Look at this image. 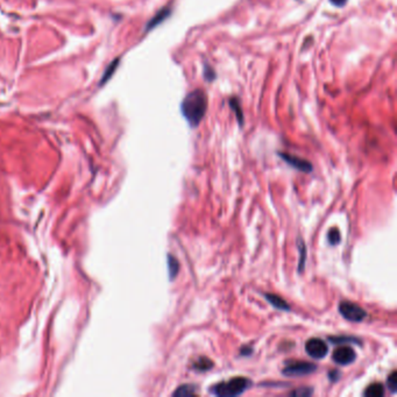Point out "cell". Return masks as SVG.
<instances>
[{
    "mask_svg": "<svg viewBox=\"0 0 397 397\" xmlns=\"http://www.w3.org/2000/svg\"><path fill=\"white\" fill-rule=\"evenodd\" d=\"M208 110V97L203 90L197 89L185 95L181 104L183 117L191 127H197Z\"/></svg>",
    "mask_w": 397,
    "mask_h": 397,
    "instance_id": "obj_1",
    "label": "cell"
},
{
    "mask_svg": "<svg viewBox=\"0 0 397 397\" xmlns=\"http://www.w3.org/2000/svg\"><path fill=\"white\" fill-rule=\"evenodd\" d=\"M251 385L252 381L248 377L238 376L212 385L210 392L212 395L219 397H234L244 394L246 390L251 388Z\"/></svg>",
    "mask_w": 397,
    "mask_h": 397,
    "instance_id": "obj_2",
    "label": "cell"
},
{
    "mask_svg": "<svg viewBox=\"0 0 397 397\" xmlns=\"http://www.w3.org/2000/svg\"><path fill=\"white\" fill-rule=\"evenodd\" d=\"M339 314L344 319L352 323H361L367 318V312L360 305L344 301L339 304Z\"/></svg>",
    "mask_w": 397,
    "mask_h": 397,
    "instance_id": "obj_3",
    "label": "cell"
},
{
    "mask_svg": "<svg viewBox=\"0 0 397 397\" xmlns=\"http://www.w3.org/2000/svg\"><path fill=\"white\" fill-rule=\"evenodd\" d=\"M317 369V366L308 361H288L285 363L282 374L289 377H299L310 375Z\"/></svg>",
    "mask_w": 397,
    "mask_h": 397,
    "instance_id": "obj_4",
    "label": "cell"
},
{
    "mask_svg": "<svg viewBox=\"0 0 397 397\" xmlns=\"http://www.w3.org/2000/svg\"><path fill=\"white\" fill-rule=\"evenodd\" d=\"M305 351L308 355L315 360L324 359L329 353V346L324 340L319 338H311L305 344Z\"/></svg>",
    "mask_w": 397,
    "mask_h": 397,
    "instance_id": "obj_5",
    "label": "cell"
},
{
    "mask_svg": "<svg viewBox=\"0 0 397 397\" xmlns=\"http://www.w3.org/2000/svg\"><path fill=\"white\" fill-rule=\"evenodd\" d=\"M332 359L337 365L347 366L355 361L356 353L350 346H340L336 348V351L333 352Z\"/></svg>",
    "mask_w": 397,
    "mask_h": 397,
    "instance_id": "obj_6",
    "label": "cell"
},
{
    "mask_svg": "<svg viewBox=\"0 0 397 397\" xmlns=\"http://www.w3.org/2000/svg\"><path fill=\"white\" fill-rule=\"evenodd\" d=\"M278 155H280L281 159L284 161V162L288 163L290 167L295 168L296 170L299 171H302L305 172V174H308V172H311L312 171V164L309 162L308 160L302 159V157H299L296 155H291V154H288V153H278Z\"/></svg>",
    "mask_w": 397,
    "mask_h": 397,
    "instance_id": "obj_7",
    "label": "cell"
},
{
    "mask_svg": "<svg viewBox=\"0 0 397 397\" xmlns=\"http://www.w3.org/2000/svg\"><path fill=\"white\" fill-rule=\"evenodd\" d=\"M264 299H266L268 302H269L275 309L281 311H290L291 308H290L289 303L286 302L285 300H283L281 296L275 295V293H264Z\"/></svg>",
    "mask_w": 397,
    "mask_h": 397,
    "instance_id": "obj_8",
    "label": "cell"
},
{
    "mask_svg": "<svg viewBox=\"0 0 397 397\" xmlns=\"http://www.w3.org/2000/svg\"><path fill=\"white\" fill-rule=\"evenodd\" d=\"M213 366H215V363H213L211 359L207 358V356H201V358H198L196 361L193 362L192 368L198 373H205L211 370L213 368Z\"/></svg>",
    "mask_w": 397,
    "mask_h": 397,
    "instance_id": "obj_9",
    "label": "cell"
},
{
    "mask_svg": "<svg viewBox=\"0 0 397 397\" xmlns=\"http://www.w3.org/2000/svg\"><path fill=\"white\" fill-rule=\"evenodd\" d=\"M170 12L171 11H170V9H169V7H164V9L161 10L160 12H157L156 16L152 18L148 23V25H147V27H146L147 31H150L152 28L159 26L161 23H162V21H164L169 16H170Z\"/></svg>",
    "mask_w": 397,
    "mask_h": 397,
    "instance_id": "obj_10",
    "label": "cell"
},
{
    "mask_svg": "<svg viewBox=\"0 0 397 397\" xmlns=\"http://www.w3.org/2000/svg\"><path fill=\"white\" fill-rule=\"evenodd\" d=\"M197 394V387L194 384H183L172 392L175 397H190Z\"/></svg>",
    "mask_w": 397,
    "mask_h": 397,
    "instance_id": "obj_11",
    "label": "cell"
},
{
    "mask_svg": "<svg viewBox=\"0 0 397 397\" xmlns=\"http://www.w3.org/2000/svg\"><path fill=\"white\" fill-rule=\"evenodd\" d=\"M385 390L382 383H372L365 389L363 396L367 397H382L384 396Z\"/></svg>",
    "mask_w": 397,
    "mask_h": 397,
    "instance_id": "obj_12",
    "label": "cell"
},
{
    "mask_svg": "<svg viewBox=\"0 0 397 397\" xmlns=\"http://www.w3.org/2000/svg\"><path fill=\"white\" fill-rule=\"evenodd\" d=\"M297 247H299L300 252L299 273H302L305 269V262H307V245H305V242L301 238L297 240Z\"/></svg>",
    "mask_w": 397,
    "mask_h": 397,
    "instance_id": "obj_13",
    "label": "cell"
},
{
    "mask_svg": "<svg viewBox=\"0 0 397 397\" xmlns=\"http://www.w3.org/2000/svg\"><path fill=\"white\" fill-rule=\"evenodd\" d=\"M168 270H169V277H170V280H174V278L177 276L179 271L178 260L170 254L168 255Z\"/></svg>",
    "mask_w": 397,
    "mask_h": 397,
    "instance_id": "obj_14",
    "label": "cell"
},
{
    "mask_svg": "<svg viewBox=\"0 0 397 397\" xmlns=\"http://www.w3.org/2000/svg\"><path fill=\"white\" fill-rule=\"evenodd\" d=\"M229 103H230L229 105L231 106V109H232L233 111L235 112V116H237L238 123L240 124V125H242V124H244V112H242L240 103H239V101H238L237 98H231Z\"/></svg>",
    "mask_w": 397,
    "mask_h": 397,
    "instance_id": "obj_15",
    "label": "cell"
},
{
    "mask_svg": "<svg viewBox=\"0 0 397 397\" xmlns=\"http://www.w3.org/2000/svg\"><path fill=\"white\" fill-rule=\"evenodd\" d=\"M118 63H119V58H117V60L113 61L112 63L110 64L108 68H106V70H105V72H104V75H103L101 85H103V84L108 82V80L113 76V73H115L116 69H117V67H118Z\"/></svg>",
    "mask_w": 397,
    "mask_h": 397,
    "instance_id": "obj_16",
    "label": "cell"
},
{
    "mask_svg": "<svg viewBox=\"0 0 397 397\" xmlns=\"http://www.w3.org/2000/svg\"><path fill=\"white\" fill-rule=\"evenodd\" d=\"M327 240H329L330 245H332V246L339 245L340 241H341V235H340L339 231H338L337 229H331L329 231V233H327Z\"/></svg>",
    "mask_w": 397,
    "mask_h": 397,
    "instance_id": "obj_17",
    "label": "cell"
},
{
    "mask_svg": "<svg viewBox=\"0 0 397 397\" xmlns=\"http://www.w3.org/2000/svg\"><path fill=\"white\" fill-rule=\"evenodd\" d=\"M329 339L331 340V343L334 344H346V343H354V344H360V340L356 339L354 337H345V336H338V337H330Z\"/></svg>",
    "mask_w": 397,
    "mask_h": 397,
    "instance_id": "obj_18",
    "label": "cell"
},
{
    "mask_svg": "<svg viewBox=\"0 0 397 397\" xmlns=\"http://www.w3.org/2000/svg\"><path fill=\"white\" fill-rule=\"evenodd\" d=\"M314 394V389L309 388V387H301L297 388L295 390H292L291 392H289L290 396H295V397H308Z\"/></svg>",
    "mask_w": 397,
    "mask_h": 397,
    "instance_id": "obj_19",
    "label": "cell"
},
{
    "mask_svg": "<svg viewBox=\"0 0 397 397\" xmlns=\"http://www.w3.org/2000/svg\"><path fill=\"white\" fill-rule=\"evenodd\" d=\"M387 387L389 390H390L391 394H395L396 389H397V373L396 370H392V372L388 375L387 377Z\"/></svg>",
    "mask_w": 397,
    "mask_h": 397,
    "instance_id": "obj_20",
    "label": "cell"
},
{
    "mask_svg": "<svg viewBox=\"0 0 397 397\" xmlns=\"http://www.w3.org/2000/svg\"><path fill=\"white\" fill-rule=\"evenodd\" d=\"M204 76H205V78L209 80V82H211V80L216 78V73H215V71H213V69L211 67H205Z\"/></svg>",
    "mask_w": 397,
    "mask_h": 397,
    "instance_id": "obj_21",
    "label": "cell"
},
{
    "mask_svg": "<svg viewBox=\"0 0 397 397\" xmlns=\"http://www.w3.org/2000/svg\"><path fill=\"white\" fill-rule=\"evenodd\" d=\"M340 376H341V373L339 372V370H332V372L329 373L330 380L333 381V382H337L340 378Z\"/></svg>",
    "mask_w": 397,
    "mask_h": 397,
    "instance_id": "obj_22",
    "label": "cell"
},
{
    "mask_svg": "<svg viewBox=\"0 0 397 397\" xmlns=\"http://www.w3.org/2000/svg\"><path fill=\"white\" fill-rule=\"evenodd\" d=\"M348 0H330V3L336 7H343Z\"/></svg>",
    "mask_w": 397,
    "mask_h": 397,
    "instance_id": "obj_23",
    "label": "cell"
},
{
    "mask_svg": "<svg viewBox=\"0 0 397 397\" xmlns=\"http://www.w3.org/2000/svg\"><path fill=\"white\" fill-rule=\"evenodd\" d=\"M252 351H253V348H252V347L245 346V347H242V348H241V354H242V355H248V354H251Z\"/></svg>",
    "mask_w": 397,
    "mask_h": 397,
    "instance_id": "obj_24",
    "label": "cell"
}]
</instances>
